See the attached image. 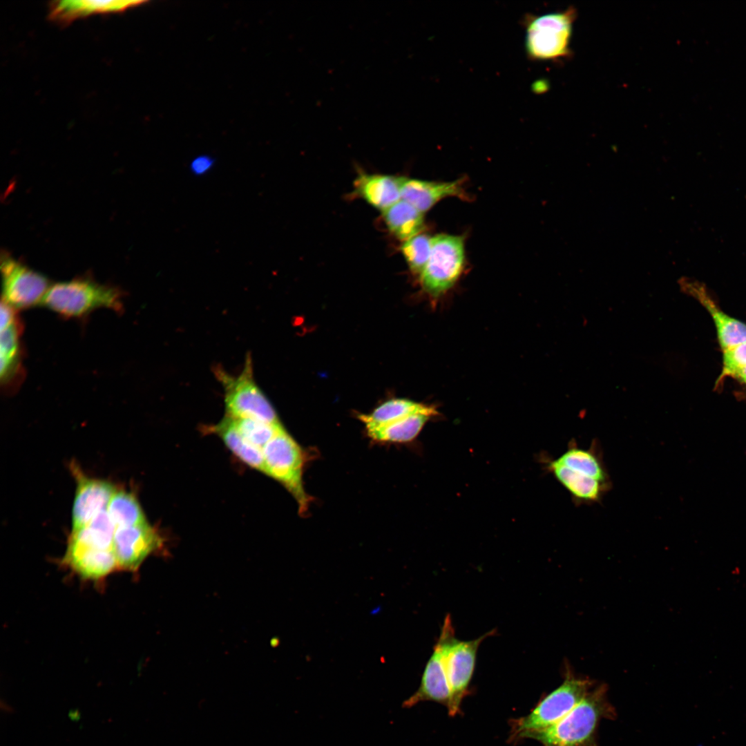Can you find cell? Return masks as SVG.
I'll list each match as a JSON object with an SVG mask.
<instances>
[{"mask_svg": "<svg viewBox=\"0 0 746 746\" xmlns=\"http://www.w3.org/2000/svg\"><path fill=\"white\" fill-rule=\"evenodd\" d=\"M115 529L107 510H104L85 526L72 530L67 548L114 553Z\"/></svg>", "mask_w": 746, "mask_h": 746, "instance_id": "19", "label": "cell"}, {"mask_svg": "<svg viewBox=\"0 0 746 746\" xmlns=\"http://www.w3.org/2000/svg\"><path fill=\"white\" fill-rule=\"evenodd\" d=\"M122 299V292L116 287L82 278L50 285L42 303L62 316L75 318L99 308L119 312Z\"/></svg>", "mask_w": 746, "mask_h": 746, "instance_id": "3", "label": "cell"}, {"mask_svg": "<svg viewBox=\"0 0 746 746\" xmlns=\"http://www.w3.org/2000/svg\"><path fill=\"white\" fill-rule=\"evenodd\" d=\"M75 475L77 484L72 511V530L85 526L99 513L107 510L115 491L108 481L88 478L77 470Z\"/></svg>", "mask_w": 746, "mask_h": 746, "instance_id": "12", "label": "cell"}, {"mask_svg": "<svg viewBox=\"0 0 746 746\" xmlns=\"http://www.w3.org/2000/svg\"><path fill=\"white\" fill-rule=\"evenodd\" d=\"M432 405L403 399H390L375 408L370 414H360L365 428L387 424L415 414H437Z\"/></svg>", "mask_w": 746, "mask_h": 746, "instance_id": "22", "label": "cell"}, {"mask_svg": "<svg viewBox=\"0 0 746 746\" xmlns=\"http://www.w3.org/2000/svg\"><path fill=\"white\" fill-rule=\"evenodd\" d=\"M450 700V689L445 668L443 648L437 640L433 652L424 669L420 686L417 691L403 701L402 707L410 708L420 702L433 701L448 708Z\"/></svg>", "mask_w": 746, "mask_h": 746, "instance_id": "14", "label": "cell"}, {"mask_svg": "<svg viewBox=\"0 0 746 746\" xmlns=\"http://www.w3.org/2000/svg\"><path fill=\"white\" fill-rule=\"evenodd\" d=\"M682 287L709 312L714 321L718 343L723 350L746 342V324L725 314L702 285L685 281Z\"/></svg>", "mask_w": 746, "mask_h": 746, "instance_id": "15", "label": "cell"}, {"mask_svg": "<svg viewBox=\"0 0 746 746\" xmlns=\"http://www.w3.org/2000/svg\"><path fill=\"white\" fill-rule=\"evenodd\" d=\"M423 214L401 199L383 211L388 229L403 242L421 233L424 227Z\"/></svg>", "mask_w": 746, "mask_h": 746, "instance_id": "23", "label": "cell"}, {"mask_svg": "<svg viewBox=\"0 0 746 746\" xmlns=\"http://www.w3.org/2000/svg\"><path fill=\"white\" fill-rule=\"evenodd\" d=\"M734 377L741 381L746 380V367L737 372Z\"/></svg>", "mask_w": 746, "mask_h": 746, "instance_id": "30", "label": "cell"}, {"mask_svg": "<svg viewBox=\"0 0 746 746\" xmlns=\"http://www.w3.org/2000/svg\"><path fill=\"white\" fill-rule=\"evenodd\" d=\"M555 460L582 475L610 484L607 470L596 446L584 449L571 441L567 449Z\"/></svg>", "mask_w": 746, "mask_h": 746, "instance_id": "21", "label": "cell"}, {"mask_svg": "<svg viewBox=\"0 0 746 746\" xmlns=\"http://www.w3.org/2000/svg\"><path fill=\"white\" fill-rule=\"evenodd\" d=\"M213 164V160L208 155H200L191 163V170L195 175H203L209 171Z\"/></svg>", "mask_w": 746, "mask_h": 746, "instance_id": "29", "label": "cell"}, {"mask_svg": "<svg viewBox=\"0 0 746 746\" xmlns=\"http://www.w3.org/2000/svg\"><path fill=\"white\" fill-rule=\"evenodd\" d=\"M615 712L608 700L605 685L594 687L565 716L541 730L525 734L542 746H596L598 725L603 718H613Z\"/></svg>", "mask_w": 746, "mask_h": 746, "instance_id": "1", "label": "cell"}, {"mask_svg": "<svg viewBox=\"0 0 746 746\" xmlns=\"http://www.w3.org/2000/svg\"><path fill=\"white\" fill-rule=\"evenodd\" d=\"M742 382H743L744 383H745V384H746V380H745V381H742Z\"/></svg>", "mask_w": 746, "mask_h": 746, "instance_id": "31", "label": "cell"}, {"mask_svg": "<svg viewBox=\"0 0 746 746\" xmlns=\"http://www.w3.org/2000/svg\"><path fill=\"white\" fill-rule=\"evenodd\" d=\"M746 367V342L723 350V368L716 382L718 385L725 378L732 376Z\"/></svg>", "mask_w": 746, "mask_h": 746, "instance_id": "28", "label": "cell"}, {"mask_svg": "<svg viewBox=\"0 0 746 746\" xmlns=\"http://www.w3.org/2000/svg\"><path fill=\"white\" fill-rule=\"evenodd\" d=\"M576 18L573 6L539 15H526L523 23L527 57L535 61H558L569 57Z\"/></svg>", "mask_w": 746, "mask_h": 746, "instance_id": "2", "label": "cell"}, {"mask_svg": "<svg viewBox=\"0 0 746 746\" xmlns=\"http://www.w3.org/2000/svg\"><path fill=\"white\" fill-rule=\"evenodd\" d=\"M465 260L463 236L439 233L432 236L430 256L420 274L423 289L432 298L438 299L457 282Z\"/></svg>", "mask_w": 746, "mask_h": 746, "instance_id": "8", "label": "cell"}, {"mask_svg": "<svg viewBox=\"0 0 746 746\" xmlns=\"http://www.w3.org/2000/svg\"><path fill=\"white\" fill-rule=\"evenodd\" d=\"M593 682L575 675L566 668L564 680L544 697L526 716L513 720L511 740H519L530 732L546 728L569 713L594 687Z\"/></svg>", "mask_w": 746, "mask_h": 746, "instance_id": "4", "label": "cell"}, {"mask_svg": "<svg viewBox=\"0 0 746 746\" xmlns=\"http://www.w3.org/2000/svg\"><path fill=\"white\" fill-rule=\"evenodd\" d=\"M0 312V379L9 388L21 377V325L15 309L2 300Z\"/></svg>", "mask_w": 746, "mask_h": 746, "instance_id": "11", "label": "cell"}, {"mask_svg": "<svg viewBox=\"0 0 746 746\" xmlns=\"http://www.w3.org/2000/svg\"><path fill=\"white\" fill-rule=\"evenodd\" d=\"M226 446L245 464L266 472L262 450L251 444L240 432L233 417L226 415L213 428Z\"/></svg>", "mask_w": 746, "mask_h": 746, "instance_id": "20", "label": "cell"}, {"mask_svg": "<svg viewBox=\"0 0 746 746\" xmlns=\"http://www.w3.org/2000/svg\"><path fill=\"white\" fill-rule=\"evenodd\" d=\"M432 245V237L421 233L402 244V254L413 273L420 276L424 269L430 256Z\"/></svg>", "mask_w": 746, "mask_h": 746, "instance_id": "26", "label": "cell"}, {"mask_svg": "<svg viewBox=\"0 0 746 746\" xmlns=\"http://www.w3.org/2000/svg\"><path fill=\"white\" fill-rule=\"evenodd\" d=\"M265 475L279 481L296 499L300 514L310 503L303 484V453L297 442L281 428L262 449Z\"/></svg>", "mask_w": 746, "mask_h": 746, "instance_id": "6", "label": "cell"}, {"mask_svg": "<svg viewBox=\"0 0 746 746\" xmlns=\"http://www.w3.org/2000/svg\"><path fill=\"white\" fill-rule=\"evenodd\" d=\"M492 630L477 639L463 641L455 637L450 614H447L438 640L443 648V655L450 689L448 714L454 716L459 713L463 698L468 692L476 664L478 648L484 640L494 635Z\"/></svg>", "mask_w": 746, "mask_h": 746, "instance_id": "5", "label": "cell"}, {"mask_svg": "<svg viewBox=\"0 0 746 746\" xmlns=\"http://www.w3.org/2000/svg\"><path fill=\"white\" fill-rule=\"evenodd\" d=\"M216 375L224 388L227 416L281 424L272 405L254 381L249 355L238 376H231L222 370H217Z\"/></svg>", "mask_w": 746, "mask_h": 746, "instance_id": "7", "label": "cell"}, {"mask_svg": "<svg viewBox=\"0 0 746 746\" xmlns=\"http://www.w3.org/2000/svg\"><path fill=\"white\" fill-rule=\"evenodd\" d=\"M143 1H58L50 6V18L59 23H67L93 14L124 11L144 3Z\"/></svg>", "mask_w": 746, "mask_h": 746, "instance_id": "18", "label": "cell"}, {"mask_svg": "<svg viewBox=\"0 0 746 746\" xmlns=\"http://www.w3.org/2000/svg\"><path fill=\"white\" fill-rule=\"evenodd\" d=\"M432 417L428 414H415L387 424L367 427L366 430L368 436L375 441L408 442L419 434Z\"/></svg>", "mask_w": 746, "mask_h": 746, "instance_id": "24", "label": "cell"}, {"mask_svg": "<svg viewBox=\"0 0 746 746\" xmlns=\"http://www.w3.org/2000/svg\"><path fill=\"white\" fill-rule=\"evenodd\" d=\"M3 298L14 309L32 307L43 300L50 286L48 279L37 271L12 258H1Z\"/></svg>", "mask_w": 746, "mask_h": 746, "instance_id": "9", "label": "cell"}, {"mask_svg": "<svg viewBox=\"0 0 746 746\" xmlns=\"http://www.w3.org/2000/svg\"><path fill=\"white\" fill-rule=\"evenodd\" d=\"M233 419L242 435L251 444L261 450L283 427L282 424L274 425L253 419L233 418Z\"/></svg>", "mask_w": 746, "mask_h": 746, "instance_id": "27", "label": "cell"}, {"mask_svg": "<svg viewBox=\"0 0 746 746\" xmlns=\"http://www.w3.org/2000/svg\"><path fill=\"white\" fill-rule=\"evenodd\" d=\"M548 469L569 492L575 503L593 504L601 501L610 484L582 475L555 459L548 463Z\"/></svg>", "mask_w": 746, "mask_h": 746, "instance_id": "16", "label": "cell"}, {"mask_svg": "<svg viewBox=\"0 0 746 746\" xmlns=\"http://www.w3.org/2000/svg\"><path fill=\"white\" fill-rule=\"evenodd\" d=\"M355 192L382 211L401 200L400 177L362 173L354 182Z\"/></svg>", "mask_w": 746, "mask_h": 746, "instance_id": "17", "label": "cell"}, {"mask_svg": "<svg viewBox=\"0 0 746 746\" xmlns=\"http://www.w3.org/2000/svg\"><path fill=\"white\" fill-rule=\"evenodd\" d=\"M463 184L460 180L438 182L400 177L401 199L424 213L446 198L468 200Z\"/></svg>", "mask_w": 746, "mask_h": 746, "instance_id": "13", "label": "cell"}, {"mask_svg": "<svg viewBox=\"0 0 746 746\" xmlns=\"http://www.w3.org/2000/svg\"><path fill=\"white\" fill-rule=\"evenodd\" d=\"M108 515L116 528L147 523L136 497L124 490H115L107 508Z\"/></svg>", "mask_w": 746, "mask_h": 746, "instance_id": "25", "label": "cell"}, {"mask_svg": "<svg viewBox=\"0 0 746 746\" xmlns=\"http://www.w3.org/2000/svg\"><path fill=\"white\" fill-rule=\"evenodd\" d=\"M157 530L148 522L116 528L113 551L118 569L135 571L144 560L162 545Z\"/></svg>", "mask_w": 746, "mask_h": 746, "instance_id": "10", "label": "cell"}]
</instances>
